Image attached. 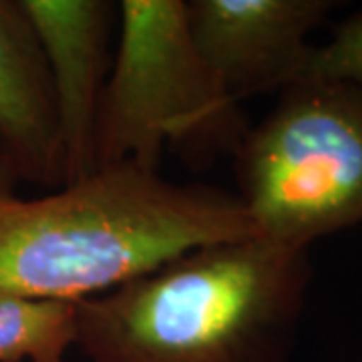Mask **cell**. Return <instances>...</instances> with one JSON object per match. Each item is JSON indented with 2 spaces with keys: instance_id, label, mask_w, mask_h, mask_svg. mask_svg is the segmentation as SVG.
I'll return each mask as SVG.
<instances>
[{
  "instance_id": "9",
  "label": "cell",
  "mask_w": 362,
  "mask_h": 362,
  "mask_svg": "<svg viewBox=\"0 0 362 362\" xmlns=\"http://www.w3.org/2000/svg\"><path fill=\"white\" fill-rule=\"evenodd\" d=\"M306 77L346 81L362 89V8L338 23L330 40L312 47Z\"/></svg>"
},
{
  "instance_id": "4",
  "label": "cell",
  "mask_w": 362,
  "mask_h": 362,
  "mask_svg": "<svg viewBox=\"0 0 362 362\" xmlns=\"http://www.w3.org/2000/svg\"><path fill=\"white\" fill-rule=\"evenodd\" d=\"M259 235L308 247L362 223V89L306 77L250 125L232 157Z\"/></svg>"
},
{
  "instance_id": "6",
  "label": "cell",
  "mask_w": 362,
  "mask_h": 362,
  "mask_svg": "<svg viewBox=\"0 0 362 362\" xmlns=\"http://www.w3.org/2000/svg\"><path fill=\"white\" fill-rule=\"evenodd\" d=\"M52 77L65 185L95 171V131L109 81L119 8L111 0H23Z\"/></svg>"
},
{
  "instance_id": "7",
  "label": "cell",
  "mask_w": 362,
  "mask_h": 362,
  "mask_svg": "<svg viewBox=\"0 0 362 362\" xmlns=\"http://www.w3.org/2000/svg\"><path fill=\"white\" fill-rule=\"evenodd\" d=\"M0 163L18 183L65 185L51 71L23 0H0Z\"/></svg>"
},
{
  "instance_id": "8",
  "label": "cell",
  "mask_w": 362,
  "mask_h": 362,
  "mask_svg": "<svg viewBox=\"0 0 362 362\" xmlns=\"http://www.w3.org/2000/svg\"><path fill=\"white\" fill-rule=\"evenodd\" d=\"M77 344V302L0 298V362H66Z\"/></svg>"
},
{
  "instance_id": "2",
  "label": "cell",
  "mask_w": 362,
  "mask_h": 362,
  "mask_svg": "<svg viewBox=\"0 0 362 362\" xmlns=\"http://www.w3.org/2000/svg\"><path fill=\"white\" fill-rule=\"evenodd\" d=\"M308 247L246 235L187 250L77 302L85 362H292Z\"/></svg>"
},
{
  "instance_id": "3",
  "label": "cell",
  "mask_w": 362,
  "mask_h": 362,
  "mask_svg": "<svg viewBox=\"0 0 362 362\" xmlns=\"http://www.w3.org/2000/svg\"><path fill=\"white\" fill-rule=\"evenodd\" d=\"M117 8L95 169L133 163L159 171L165 151L195 165L233 157L250 121L195 49L185 0H121Z\"/></svg>"
},
{
  "instance_id": "5",
  "label": "cell",
  "mask_w": 362,
  "mask_h": 362,
  "mask_svg": "<svg viewBox=\"0 0 362 362\" xmlns=\"http://www.w3.org/2000/svg\"><path fill=\"white\" fill-rule=\"evenodd\" d=\"M330 0H189L187 28L207 69L238 103L280 93L306 69Z\"/></svg>"
},
{
  "instance_id": "1",
  "label": "cell",
  "mask_w": 362,
  "mask_h": 362,
  "mask_svg": "<svg viewBox=\"0 0 362 362\" xmlns=\"http://www.w3.org/2000/svg\"><path fill=\"white\" fill-rule=\"evenodd\" d=\"M18 185L0 163V298L78 302L187 250L258 233L230 189L133 163L40 197Z\"/></svg>"
}]
</instances>
